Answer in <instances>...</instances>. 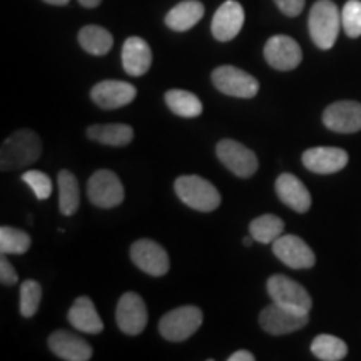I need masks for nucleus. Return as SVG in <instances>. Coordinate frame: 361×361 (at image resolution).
Wrapping results in <instances>:
<instances>
[{
	"label": "nucleus",
	"instance_id": "obj_1",
	"mask_svg": "<svg viewBox=\"0 0 361 361\" xmlns=\"http://www.w3.org/2000/svg\"><path fill=\"white\" fill-rule=\"evenodd\" d=\"M42 152V142L34 130L20 129L7 137L0 151V168L13 171L34 164Z\"/></svg>",
	"mask_w": 361,
	"mask_h": 361
},
{
	"label": "nucleus",
	"instance_id": "obj_2",
	"mask_svg": "<svg viewBox=\"0 0 361 361\" xmlns=\"http://www.w3.org/2000/svg\"><path fill=\"white\" fill-rule=\"evenodd\" d=\"M308 29L311 40L322 51H329L341 29V12L333 0H318L310 11Z\"/></svg>",
	"mask_w": 361,
	"mask_h": 361
},
{
	"label": "nucleus",
	"instance_id": "obj_3",
	"mask_svg": "<svg viewBox=\"0 0 361 361\" xmlns=\"http://www.w3.org/2000/svg\"><path fill=\"white\" fill-rule=\"evenodd\" d=\"M174 189L184 204L201 213H211L221 204L218 189L200 176H180L176 179Z\"/></svg>",
	"mask_w": 361,
	"mask_h": 361
},
{
	"label": "nucleus",
	"instance_id": "obj_4",
	"mask_svg": "<svg viewBox=\"0 0 361 361\" xmlns=\"http://www.w3.org/2000/svg\"><path fill=\"white\" fill-rule=\"evenodd\" d=\"M268 295L273 303H278L298 313H308L313 308V300L305 286L284 274H273L266 283Z\"/></svg>",
	"mask_w": 361,
	"mask_h": 361
},
{
	"label": "nucleus",
	"instance_id": "obj_5",
	"mask_svg": "<svg viewBox=\"0 0 361 361\" xmlns=\"http://www.w3.org/2000/svg\"><path fill=\"white\" fill-rule=\"evenodd\" d=\"M202 324V311L197 306H180L166 313L159 322V333L168 341H184Z\"/></svg>",
	"mask_w": 361,
	"mask_h": 361
},
{
	"label": "nucleus",
	"instance_id": "obj_6",
	"mask_svg": "<svg viewBox=\"0 0 361 361\" xmlns=\"http://www.w3.org/2000/svg\"><path fill=\"white\" fill-rule=\"evenodd\" d=\"M87 196L96 207L111 209L124 201V186L116 173L109 169H99L90 176Z\"/></svg>",
	"mask_w": 361,
	"mask_h": 361
},
{
	"label": "nucleus",
	"instance_id": "obj_7",
	"mask_svg": "<svg viewBox=\"0 0 361 361\" xmlns=\"http://www.w3.org/2000/svg\"><path fill=\"white\" fill-rule=\"evenodd\" d=\"M214 87L226 96L238 99H251L258 94L259 82L247 72L233 66H221L213 71Z\"/></svg>",
	"mask_w": 361,
	"mask_h": 361
},
{
	"label": "nucleus",
	"instance_id": "obj_8",
	"mask_svg": "<svg viewBox=\"0 0 361 361\" xmlns=\"http://www.w3.org/2000/svg\"><path fill=\"white\" fill-rule=\"evenodd\" d=\"M310 322L308 313H298L278 303H271L259 313V324L266 333L273 336L290 335L300 331Z\"/></svg>",
	"mask_w": 361,
	"mask_h": 361
},
{
	"label": "nucleus",
	"instance_id": "obj_9",
	"mask_svg": "<svg viewBox=\"0 0 361 361\" xmlns=\"http://www.w3.org/2000/svg\"><path fill=\"white\" fill-rule=\"evenodd\" d=\"M218 159L228 168L234 176L241 179L251 178L258 171V157L245 144L233 141V139H223L216 146Z\"/></svg>",
	"mask_w": 361,
	"mask_h": 361
},
{
	"label": "nucleus",
	"instance_id": "obj_10",
	"mask_svg": "<svg viewBox=\"0 0 361 361\" xmlns=\"http://www.w3.org/2000/svg\"><path fill=\"white\" fill-rule=\"evenodd\" d=\"M130 259L151 276H164L169 271L168 251L152 239H139L130 246Z\"/></svg>",
	"mask_w": 361,
	"mask_h": 361
},
{
	"label": "nucleus",
	"instance_id": "obj_11",
	"mask_svg": "<svg viewBox=\"0 0 361 361\" xmlns=\"http://www.w3.org/2000/svg\"><path fill=\"white\" fill-rule=\"evenodd\" d=\"M274 256L291 269H310L316 264V256L311 247L295 234H281L273 243Z\"/></svg>",
	"mask_w": 361,
	"mask_h": 361
},
{
	"label": "nucleus",
	"instance_id": "obj_12",
	"mask_svg": "<svg viewBox=\"0 0 361 361\" xmlns=\"http://www.w3.org/2000/svg\"><path fill=\"white\" fill-rule=\"evenodd\" d=\"M116 322L126 335L135 336L144 331L147 324V308L137 293L128 291L121 296L116 310Z\"/></svg>",
	"mask_w": 361,
	"mask_h": 361
},
{
	"label": "nucleus",
	"instance_id": "obj_13",
	"mask_svg": "<svg viewBox=\"0 0 361 361\" xmlns=\"http://www.w3.org/2000/svg\"><path fill=\"white\" fill-rule=\"evenodd\" d=\"M264 59L273 69L288 72L301 64L303 51L290 35H274L264 45Z\"/></svg>",
	"mask_w": 361,
	"mask_h": 361
},
{
	"label": "nucleus",
	"instance_id": "obj_14",
	"mask_svg": "<svg viewBox=\"0 0 361 361\" xmlns=\"http://www.w3.org/2000/svg\"><path fill=\"white\" fill-rule=\"evenodd\" d=\"M324 128L338 134H353L361 130V102L336 101L323 112Z\"/></svg>",
	"mask_w": 361,
	"mask_h": 361
},
{
	"label": "nucleus",
	"instance_id": "obj_15",
	"mask_svg": "<svg viewBox=\"0 0 361 361\" xmlns=\"http://www.w3.org/2000/svg\"><path fill=\"white\" fill-rule=\"evenodd\" d=\"M137 96V90L133 84L123 80H102L90 90V99L101 109L112 111L130 104Z\"/></svg>",
	"mask_w": 361,
	"mask_h": 361
},
{
	"label": "nucleus",
	"instance_id": "obj_16",
	"mask_svg": "<svg viewBox=\"0 0 361 361\" xmlns=\"http://www.w3.org/2000/svg\"><path fill=\"white\" fill-rule=\"evenodd\" d=\"M303 166L314 174H335L348 164V152L345 149L322 146L311 147L301 156Z\"/></svg>",
	"mask_w": 361,
	"mask_h": 361
},
{
	"label": "nucleus",
	"instance_id": "obj_17",
	"mask_svg": "<svg viewBox=\"0 0 361 361\" xmlns=\"http://www.w3.org/2000/svg\"><path fill=\"white\" fill-rule=\"evenodd\" d=\"M243 24H245V8L236 0H228L216 11L211 22V32L219 42H229L241 32Z\"/></svg>",
	"mask_w": 361,
	"mask_h": 361
},
{
	"label": "nucleus",
	"instance_id": "obj_18",
	"mask_svg": "<svg viewBox=\"0 0 361 361\" xmlns=\"http://www.w3.org/2000/svg\"><path fill=\"white\" fill-rule=\"evenodd\" d=\"M49 348L57 358L66 361H89L92 358V346L66 329H57L49 336Z\"/></svg>",
	"mask_w": 361,
	"mask_h": 361
},
{
	"label": "nucleus",
	"instance_id": "obj_19",
	"mask_svg": "<svg viewBox=\"0 0 361 361\" xmlns=\"http://www.w3.org/2000/svg\"><path fill=\"white\" fill-rule=\"evenodd\" d=\"M274 189H276L278 197L281 200L283 204L291 207L293 211H296L300 214H305L310 211L311 202H313L311 201V194L308 188L295 174L283 173L276 179Z\"/></svg>",
	"mask_w": 361,
	"mask_h": 361
},
{
	"label": "nucleus",
	"instance_id": "obj_20",
	"mask_svg": "<svg viewBox=\"0 0 361 361\" xmlns=\"http://www.w3.org/2000/svg\"><path fill=\"white\" fill-rule=\"evenodd\" d=\"M152 52L146 40L141 37H129L123 47V67L133 78L144 75L151 69Z\"/></svg>",
	"mask_w": 361,
	"mask_h": 361
},
{
	"label": "nucleus",
	"instance_id": "obj_21",
	"mask_svg": "<svg viewBox=\"0 0 361 361\" xmlns=\"http://www.w3.org/2000/svg\"><path fill=\"white\" fill-rule=\"evenodd\" d=\"M67 319H69V323L75 329L82 333H89V335H99L104 329L101 316L97 314L96 306H94L92 300L87 296H80L74 301L69 313H67Z\"/></svg>",
	"mask_w": 361,
	"mask_h": 361
},
{
	"label": "nucleus",
	"instance_id": "obj_22",
	"mask_svg": "<svg viewBox=\"0 0 361 361\" xmlns=\"http://www.w3.org/2000/svg\"><path fill=\"white\" fill-rule=\"evenodd\" d=\"M202 16H204V6L200 0H184L168 12L166 25L174 32H186L202 19Z\"/></svg>",
	"mask_w": 361,
	"mask_h": 361
},
{
	"label": "nucleus",
	"instance_id": "obj_23",
	"mask_svg": "<svg viewBox=\"0 0 361 361\" xmlns=\"http://www.w3.org/2000/svg\"><path fill=\"white\" fill-rule=\"evenodd\" d=\"M87 137L106 146L123 147L133 141L134 130L128 124H96L87 128Z\"/></svg>",
	"mask_w": 361,
	"mask_h": 361
},
{
	"label": "nucleus",
	"instance_id": "obj_24",
	"mask_svg": "<svg viewBox=\"0 0 361 361\" xmlns=\"http://www.w3.org/2000/svg\"><path fill=\"white\" fill-rule=\"evenodd\" d=\"M59 183V209L64 216H74L80 204L78 178L71 171L62 169L57 176Z\"/></svg>",
	"mask_w": 361,
	"mask_h": 361
},
{
	"label": "nucleus",
	"instance_id": "obj_25",
	"mask_svg": "<svg viewBox=\"0 0 361 361\" xmlns=\"http://www.w3.org/2000/svg\"><path fill=\"white\" fill-rule=\"evenodd\" d=\"M80 47L90 56H106L112 49L114 39L107 29L101 25H85L78 35Z\"/></svg>",
	"mask_w": 361,
	"mask_h": 361
},
{
	"label": "nucleus",
	"instance_id": "obj_26",
	"mask_svg": "<svg viewBox=\"0 0 361 361\" xmlns=\"http://www.w3.org/2000/svg\"><path fill=\"white\" fill-rule=\"evenodd\" d=\"M166 104L176 116L197 117L202 114V104L200 97L183 89H171L166 92Z\"/></svg>",
	"mask_w": 361,
	"mask_h": 361
},
{
	"label": "nucleus",
	"instance_id": "obj_27",
	"mask_svg": "<svg viewBox=\"0 0 361 361\" xmlns=\"http://www.w3.org/2000/svg\"><path fill=\"white\" fill-rule=\"evenodd\" d=\"M284 231V223L281 218L274 214H263L252 219L250 224V234L255 241L261 245H273Z\"/></svg>",
	"mask_w": 361,
	"mask_h": 361
},
{
	"label": "nucleus",
	"instance_id": "obj_28",
	"mask_svg": "<svg viewBox=\"0 0 361 361\" xmlns=\"http://www.w3.org/2000/svg\"><path fill=\"white\" fill-rule=\"evenodd\" d=\"M311 353L322 361H341L348 355V346L333 335H318L311 341Z\"/></svg>",
	"mask_w": 361,
	"mask_h": 361
},
{
	"label": "nucleus",
	"instance_id": "obj_29",
	"mask_svg": "<svg viewBox=\"0 0 361 361\" xmlns=\"http://www.w3.org/2000/svg\"><path fill=\"white\" fill-rule=\"evenodd\" d=\"M32 239L25 231L12 228V226H2L0 228V251L2 255H24L29 251Z\"/></svg>",
	"mask_w": 361,
	"mask_h": 361
},
{
	"label": "nucleus",
	"instance_id": "obj_30",
	"mask_svg": "<svg viewBox=\"0 0 361 361\" xmlns=\"http://www.w3.org/2000/svg\"><path fill=\"white\" fill-rule=\"evenodd\" d=\"M40 300H42V286L34 279H25L20 284V314L24 318H32L37 313Z\"/></svg>",
	"mask_w": 361,
	"mask_h": 361
},
{
	"label": "nucleus",
	"instance_id": "obj_31",
	"mask_svg": "<svg viewBox=\"0 0 361 361\" xmlns=\"http://www.w3.org/2000/svg\"><path fill=\"white\" fill-rule=\"evenodd\" d=\"M341 25L351 39L361 35V0H348L341 11Z\"/></svg>",
	"mask_w": 361,
	"mask_h": 361
},
{
	"label": "nucleus",
	"instance_id": "obj_32",
	"mask_svg": "<svg viewBox=\"0 0 361 361\" xmlns=\"http://www.w3.org/2000/svg\"><path fill=\"white\" fill-rule=\"evenodd\" d=\"M22 180L32 189V192L35 194V197H37L39 201H44V200H49L52 194V180L49 178L47 174L42 173V171H25L24 174H22Z\"/></svg>",
	"mask_w": 361,
	"mask_h": 361
},
{
	"label": "nucleus",
	"instance_id": "obj_33",
	"mask_svg": "<svg viewBox=\"0 0 361 361\" xmlns=\"http://www.w3.org/2000/svg\"><path fill=\"white\" fill-rule=\"evenodd\" d=\"M6 256L7 255H2V259H0V283L4 286H12V284L19 281V274H17L16 268L8 263Z\"/></svg>",
	"mask_w": 361,
	"mask_h": 361
},
{
	"label": "nucleus",
	"instance_id": "obj_34",
	"mask_svg": "<svg viewBox=\"0 0 361 361\" xmlns=\"http://www.w3.org/2000/svg\"><path fill=\"white\" fill-rule=\"evenodd\" d=\"M279 11L288 17H298L305 8L306 0H274Z\"/></svg>",
	"mask_w": 361,
	"mask_h": 361
},
{
	"label": "nucleus",
	"instance_id": "obj_35",
	"mask_svg": "<svg viewBox=\"0 0 361 361\" xmlns=\"http://www.w3.org/2000/svg\"><path fill=\"white\" fill-rule=\"evenodd\" d=\"M228 361H255V355L246 350H239L234 351V353L228 358Z\"/></svg>",
	"mask_w": 361,
	"mask_h": 361
},
{
	"label": "nucleus",
	"instance_id": "obj_36",
	"mask_svg": "<svg viewBox=\"0 0 361 361\" xmlns=\"http://www.w3.org/2000/svg\"><path fill=\"white\" fill-rule=\"evenodd\" d=\"M102 0H79V4L82 7H87V8H94V7H97L99 4H101Z\"/></svg>",
	"mask_w": 361,
	"mask_h": 361
},
{
	"label": "nucleus",
	"instance_id": "obj_37",
	"mask_svg": "<svg viewBox=\"0 0 361 361\" xmlns=\"http://www.w3.org/2000/svg\"><path fill=\"white\" fill-rule=\"evenodd\" d=\"M44 2L51 4V6H67L69 0H44Z\"/></svg>",
	"mask_w": 361,
	"mask_h": 361
},
{
	"label": "nucleus",
	"instance_id": "obj_38",
	"mask_svg": "<svg viewBox=\"0 0 361 361\" xmlns=\"http://www.w3.org/2000/svg\"><path fill=\"white\" fill-rule=\"evenodd\" d=\"M252 243H255V238H252L251 234H250V236H246L245 239H243V245H245L246 247H250V246L252 245Z\"/></svg>",
	"mask_w": 361,
	"mask_h": 361
}]
</instances>
